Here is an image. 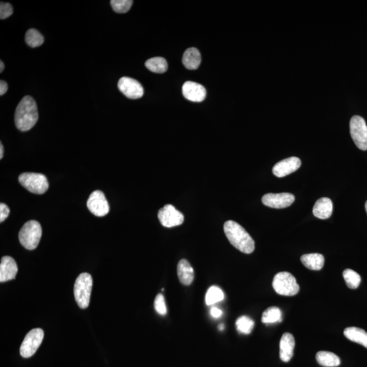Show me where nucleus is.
<instances>
[{
    "mask_svg": "<svg viewBox=\"0 0 367 367\" xmlns=\"http://www.w3.org/2000/svg\"><path fill=\"white\" fill-rule=\"evenodd\" d=\"M38 120V107L36 101L30 96H26L16 107L14 122L21 131H29L34 127Z\"/></svg>",
    "mask_w": 367,
    "mask_h": 367,
    "instance_id": "obj_1",
    "label": "nucleus"
},
{
    "mask_svg": "<svg viewBox=\"0 0 367 367\" xmlns=\"http://www.w3.org/2000/svg\"><path fill=\"white\" fill-rule=\"evenodd\" d=\"M224 232L231 244L242 253L250 254L255 250V241L238 222L226 221L224 224Z\"/></svg>",
    "mask_w": 367,
    "mask_h": 367,
    "instance_id": "obj_2",
    "label": "nucleus"
},
{
    "mask_svg": "<svg viewBox=\"0 0 367 367\" xmlns=\"http://www.w3.org/2000/svg\"><path fill=\"white\" fill-rule=\"evenodd\" d=\"M42 234L40 224L36 220H30L22 226L18 234V240L22 246L32 250L38 247Z\"/></svg>",
    "mask_w": 367,
    "mask_h": 367,
    "instance_id": "obj_3",
    "label": "nucleus"
},
{
    "mask_svg": "<svg viewBox=\"0 0 367 367\" xmlns=\"http://www.w3.org/2000/svg\"><path fill=\"white\" fill-rule=\"evenodd\" d=\"M92 287L93 279L90 274L81 273L76 279L74 293L76 302L80 308L86 309L88 307Z\"/></svg>",
    "mask_w": 367,
    "mask_h": 367,
    "instance_id": "obj_4",
    "label": "nucleus"
},
{
    "mask_svg": "<svg viewBox=\"0 0 367 367\" xmlns=\"http://www.w3.org/2000/svg\"><path fill=\"white\" fill-rule=\"evenodd\" d=\"M272 285L278 294L283 296L296 295L300 289L295 278L291 273L286 271L276 274Z\"/></svg>",
    "mask_w": 367,
    "mask_h": 367,
    "instance_id": "obj_5",
    "label": "nucleus"
},
{
    "mask_svg": "<svg viewBox=\"0 0 367 367\" xmlns=\"http://www.w3.org/2000/svg\"><path fill=\"white\" fill-rule=\"evenodd\" d=\"M18 181L31 193L38 195L46 193L49 187L47 177L38 173H24L18 177Z\"/></svg>",
    "mask_w": 367,
    "mask_h": 367,
    "instance_id": "obj_6",
    "label": "nucleus"
},
{
    "mask_svg": "<svg viewBox=\"0 0 367 367\" xmlns=\"http://www.w3.org/2000/svg\"><path fill=\"white\" fill-rule=\"evenodd\" d=\"M350 134L356 146L362 150H367V125L362 117L354 116L350 123Z\"/></svg>",
    "mask_w": 367,
    "mask_h": 367,
    "instance_id": "obj_7",
    "label": "nucleus"
},
{
    "mask_svg": "<svg viewBox=\"0 0 367 367\" xmlns=\"http://www.w3.org/2000/svg\"><path fill=\"white\" fill-rule=\"evenodd\" d=\"M44 338V331L41 329L32 330L26 336L20 346V354L22 357L28 358L34 355Z\"/></svg>",
    "mask_w": 367,
    "mask_h": 367,
    "instance_id": "obj_8",
    "label": "nucleus"
},
{
    "mask_svg": "<svg viewBox=\"0 0 367 367\" xmlns=\"http://www.w3.org/2000/svg\"><path fill=\"white\" fill-rule=\"evenodd\" d=\"M158 218L160 224L168 228L180 225L185 220L183 214L170 204L165 205L158 211Z\"/></svg>",
    "mask_w": 367,
    "mask_h": 367,
    "instance_id": "obj_9",
    "label": "nucleus"
},
{
    "mask_svg": "<svg viewBox=\"0 0 367 367\" xmlns=\"http://www.w3.org/2000/svg\"><path fill=\"white\" fill-rule=\"evenodd\" d=\"M86 205L89 211L98 217L106 216L110 211L108 201L101 191H96L90 194Z\"/></svg>",
    "mask_w": 367,
    "mask_h": 367,
    "instance_id": "obj_10",
    "label": "nucleus"
},
{
    "mask_svg": "<svg viewBox=\"0 0 367 367\" xmlns=\"http://www.w3.org/2000/svg\"><path fill=\"white\" fill-rule=\"evenodd\" d=\"M294 199V196L291 193H267L262 198V202L267 207L282 209L289 207Z\"/></svg>",
    "mask_w": 367,
    "mask_h": 367,
    "instance_id": "obj_11",
    "label": "nucleus"
},
{
    "mask_svg": "<svg viewBox=\"0 0 367 367\" xmlns=\"http://www.w3.org/2000/svg\"><path fill=\"white\" fill-rule=\"evenodd\" d=\"M118 87L127 98L137 100L143 96V86L137 80L129 77H123L119 80Z\"/></svg>",
    "mask_w": 367,
    "mask_h": 367,
    "instance_id": "obj_12",
    "label": "nucleus"
},
{
    "mask_svg": "<svg viewBox=\"0 0 367 367\" xmlns=\"http://www.w3.org/2000/svg\"><path fill=\"white\" fill-rule=\"evenodd\" d=\"M302 166L300 158L292 156L280 160L273 168V173L278 178H283L295 172Z\"/></svg>",
    "mask_w": 367,
    "mask_h": 367,
    "instance_id": "obj_13",
    "label": "nucleus"
},
{
    "mask_svg": "<svg viewBox=\"0 0 367 367\" xmlns=\"http://www.w3.org/2000/svg\"><path fill=\"white\" fill-rule=\"evenodd\" d=\"M182 94L184 97L191 102H201L205 100L206 90L201 84L188 81L183 84Z\"/></svg>",
    "mask_w": 367,
    "mask_h": 367,
    "instance_id": "obj_14",
    "label": "nucleus"
},
{
    "mask_svg": "<svg viewBox=\"0 0 367 367\" xmlns=\"http://www.w3.org/2000/svg\"><path fill=\"white\" fill-rule=\"evenodd\" d=\"M17 272V265L12 257L6 256L2 258L0 264V282H5L14 279Z\"/></svg>",
    "mask_w": 367,
    "mask_h": 367,
    "instance_id": "obj_15",
    "label": "nucleus"
},
{
    "mask_svg": "<svg viewBox=\"0 0 367 367\" xmlns=\"http://www.w3.org/2000/svg\"><path fill=\"white\" fill-rule=\"evenodd\" d=\"M295 340L293 335L285 333L282 335L280 343V357L284 362H289L293 356Z\"/></svg>",
    "mask_w": 367,
    "mask_h": 367,
    "instance_id": "obj_16",
    "label": "nucleus"
},
{
    "mask_svg": "<svg viewBox=\"0 0 367 367\" xmlns=\"http://www.w3.org/2000/svg\"><path fill=\"white\" fill-rule=\"evenodd\" d=\"M313 215L319 219H327L333 213V202L329 198H320L315 202L313 208Z\"/></svg>",
    "mask_w": 367,
    "mask_h": 367,
    "instance_id": "obj_17",
    "label": "nucleus"
},
{
    "mask_svg": "<svg viewBox=\"0 0 367 367\" xmlns=\"http://www.w3.org/2000/svg\"><path fill=\"white\" fill-rule=\"evenodd\" d=\"M177 273L183 285H191L194 280V269L189 261L186 259L180 260L177 267Z\"/></svg>",
    "mask_w": 367,
    "mask_h": 367,
    "instance_id": "obj_18",
    "label": "nucleus"
},
{
    "mask_svg": "<svg viewBox=\"0 0 367 367\" xmlns=\"http://www.w3.org/2000/svg\"><path fill=\"white\" fill-rule=\"evenodd\" d=\"M301 261L307 269L313 271H319L325 265V257L320 254H307L303 255Z\"/></svg>",
    "mask_w": 367,
    "mask_h": 367,
    "instance_id": "obj_19",
    "label": "nucleus"
},
{
    "mask_svg": "<svg viewBox=\"0 0 367 367\" xmlns=\"http://www.w3.org/2000/svg\"><path fill=\"white\" fill-rule=\"evenodd\" d=\"M201 61V54L197 49L190 48L184 53L182 63L188 70H197Z\"/></svg>",
    "mask_w": 367,
    "mask_h": 367,
    "instance_id": "obj_20",
    "label": "nucleus"
},
{
    "mask_svg": "<svg viewBox=\"0 0 367 367\" xmlns=\"http://www.w3.org/2000/svg\"><path fill=\"white\" fill-rule=\"evenodd\" d=\"M343 334L348 339L367 348V333L364 330L357 327H348L344 330Z\"/></svg>",
    "mask_w": 367,
    "mask_h": 367,
    "instance_id": "obj_21",
    "label": "nucleus"
},
{
    "mask_svg": "<svg viewBox=\"0 0 367 367\" xmlns=\"http://www.w3.org/2000/svg\"><path fill=\"white\" fill-rule=\"evenodd\" d=\"M317 363L325 367H336L340 365L341 360L339 356L333 352L320 351L316 354Z\"/></svg>",
    "mask_w": 367,
    "mask_h": 367,
    "instance_id": "obj_22",
    "label": "nucleus"
},
{
    "mask_svg": "<svg viewBox=\"0 0 367 367\" xmlns=\"http://www.w3.org/2000/svg\"><path fill=\"white\" fill-rule=\"evenodd\" d=\"M146 67L154 73L163 74L168 70V63L163 57H153L145 63Z\"/></svg>",
    "mask_w": 367,
    "mask_h": 367,
    "instance_id": "obj_23",
    "label": "nucleus"
},
{
    "mask_svg": "<svg viewBox=\"0 0 367 367\" xmlns=\"http://www.w3.org/2000/svg\"><path fill=\"white\" fill-rule=\"evenodd\" d=\"M282 311L277 307H269L264 311L262 315V323L273 324L282 321Z\"/></svg>",
    "mask_w": 367,
    "mask_h": 367,
    "instance_id": "obj_24",
    "label": "nucleus"
},
{
    "mask_svg": "<svg viewBox=\"0 0 367 367\" xmlns=\"http://www.w3.org/2000/svg\"><path fill=\"white\" fill-rule=\"evenodd\" d=\"M224 294L218 286H211L205 294V303L207 306H212L224 300Z\"/></svg>",
    "mask_w": 367,
    "mask_h": 367,
    "instance_id": "obj_25",
    "label": "nucleus"
},
{
    "mask_svg": "<svg viewBox=\"0 0 367 367\" xmlns=\"http://www.w3.org/2000/svg\"><path fill=\"white\" fill-rule=\"evenodd\" d=\"M343 276L346 283V285L350 289H356L360 286L361 282V277L358 273L354 270L347 269L344 270Z\"/></svg>",
    "mask_w": 367,
    "mask_h": 367,
    "instance_id": "obj_26",
    "label": "nucleus"
},
{
    "mask_svg": "<svg viewBox=\"0 0 367 367\" xmlns=\"http://www.w3.org/2000/svg\"><path fill=\"white\" fill-rule=\"evenodd\" d=\"M26 42L32 48L40 47L44 43V38L42 35L35 29H30L26 34Z\"/></svg>",
    "mask_w": 367,
    "mask_h": 367,
    "instance_id": "obj_27",
    "label": "nucleus"
},
{
    "mask_svg": "<svg viewBox=\"0 0 367 367\" xmlns=\"http://www.w3.org/2000/svg\"><path fill=\"white\" fill-rule=\"evenodd\" d=\"M255 327V322L246 315H242L236 321V328L239 333L249 335Z\"/></svg>",
    "mask_w": 367,
    "mask_h": 367,
    "instance_id": "obj_28",
    "label": "nucleus"
},
{
    "mask_svg": "<svg viewBox=\"0 0 367 367\" xmlns=\"http://www.w3.org/2000/svg\"><path fill=\"white\" fill-rule=\"evenodd\" d=\"M133 3L131 0H112L110 2L113 10L117 13H126L129 11Z\"/></svg>",
    "mask_w": 367,
    "mask_h": 367,
    "instance_id": "obj_29",
    "label": "nucleus"
},
{
    "mask_svg": "<svg viewBox=\"0 0 367 367\" xmlns=\"http://www.w3.org/2000/svg\"><path fill=\"white\" fill-rule=\"evenodd\" d=\"M154 308L158 314L165 315L168 312L165 302V298L162 294H158L154 300Z\"/></svg>",
    "mask_w": 367,
    "mask_h": 367,
    "instance_id": "obj_30",
    "label": "nucleus"
},
{
    "mask_svg": "<svg viewBox=\"0 0 367 367\" xmlns=\"http://www.w3.org/2000/svg\"><path fill=\"white\" fill-rule=\"evenodd\" d=\"M12 13H13V8L11 4L1 2L0 4V18L2 20L6 19L11 16Z\"/></svg>",
    "mask_w": 367,
    "mask_h": 367,
    "instance_id": "obj_31",
    "label": "nucleus"
},
{
    "mask_svg": "<svg viewBox=\"0 0 367 367\" xmlns=\"http://www.w3.org/2000/svg\"><path fill=\"white\" fill-rule=\"evenodd\" d=\"M10 209L6 204H0V222H4L9 216Z\"/></svg>",
    "mask_w": 367,
    "mask_h": 367,
    "instance_id": "obj_32",
    "label": "nucleus"
},
{
    "mask_svg": "<svg viewBox=\"0 0 367 367\" xmlns=\"http://www.w3.org/2000/svg\"><path fill=\"white\" fill-rule=\"evenodd\" d=\"M210 313H211L212 316L214 317V318H218V317L221 316L222 311L220 310V309H218V307H213L211 309V311H210Z\"/></svg>",
    "mask_w": 367,
    "mask_h": 367,
    "instance_id": "obj_33",
    "label": "nucleus"
},
{
    "mask_svg": "<svg viewBox=\"0 0 367 367\" xmlns=\"http://www.w3.org/2000/svg\"><path fill=\"white\" fill-rule=\"evenodd\" d=\"M8 88V84L4 80H1L0 81V96H4L7 92Z\"/></svg>",
    "mask_w": 367,
    "mask_h": 367,
    "instance_id": "obj_34",
    "label": "nucleus"
},
{
    "mask_svg": "<svg viewBox=\"0 0 367 367\" xmlns=\"http://www.w3.org/2000/svg\"><path fill=\"white\" fill-rule=\"evenodd\" d=\"M4 155V147L3 145H2V144H0V158H3Z\"/></svg>",
    "mask_w": 367,
    "mask_h": 367,
    "instance_id": "obj_35",
    "label": "nucleus"
},
{
    "mask_svg": "<svg viewBox=\"0 0 367 367\" xmlns=\"http://www.w3.org/2000/svg\"><path fill=\"white\" fill-rule=\"evenodd\" d=\"M4 62L1 61H0V72H2L4 71Z\"/></svg>",
    "mask_w": 367,
    "mask_h": 367,
    "instance_id": "obj_36",
    "label": "nucleus"
},
{
    "mask_svg": "<svg viewBox=\"0 0 367 367\" xmlns=\"http://www.w3.org/2000/svg\"><path fill=\"white\" fill-rule=\"evenodd\" d=\"M224 328V327L223 325H219V327H218V329H219L220 331H223Z\"/></svg>",
    "mask_w": 367,
    "mask_h": 367,
    "instance_id": "obj_37",
    "label": "nucleus"
},
{
    "mask_svg": "<svg viewBox=\"0 0 367 367\" xmlns=\"http://www.w3.org/2000/svg\"><path fill=\"white\" fill-rule=\"evenodd\" d=\"M365 209H366V211L367 212V201L366 202V203H365Z\"/></svg>",
    "mask_w": 367,
    "mask_h": 367,
    "instance_id": "obj_38",
    "label": "nucleus"
}]
</instances>
